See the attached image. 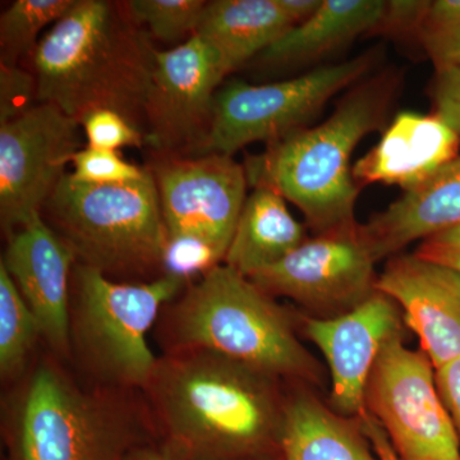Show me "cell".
Masks as SVG:
<instances>
[{"label":"cell","instance_id":"cell-1","mask_svg":"<svg viewBox=\"0 0 460 460\" xmlns=\"http://www.w3.org/2000/svg\"><path fill=\"white\" fill-rule=\"evenodd\" d=\"M287 383L208 350L163 354L141 390L175 447L215 460L280 458Z\"/></svg>","mask_w":460,"mask_h":460},{"label":"cell","instance_id":"cell-2","mask_svg":"<svg viewBox=\"0 0 460 460\" xmlns=\"http://www.w3.org/2000/svg\"><path fill=\"white\" fill-rule=\"evenodd\" d=\"M156 51L124 2L75 0L32 54L38 102L80 123L108 109L141 129Z\"/></svg>","mask_w":460,"mask_h":460},{"label":"cell","instance_id":"cell-3","mask_svg":"<svg viewBox=\"0 0 460 460\" xmlns=\"http://www.w3.org/2000/svg\"><path fill=\"white\" fill-rule=\"evenodd\" d=\"M302 313L281 305L226 263L189 284L156 323L164 353L208 350L323 390L325 370L299 339Z\"/></svg>","mask_w":460,"mask_h":460},{"label":"cell","instance_id":"cell-4","mask_svg":"<svg viewBox=\"0 0 460 460\" xmlns=\"http://www.w3.org/2000/svg\"><path fill=\"white\" fill-rule=\"evenodd\" d=\"M398 80L393 72H384L359 81L319 126L296 129L248 157V184L295 204L314 234L358 226L361 189L350 160L359 142L385 124Z\"/></svg>","mask_w":460,"mask_h":460},{"label":"cell","instance_id":"cell-5","mask_svg":"<svg viewBox=\"0 0 460 460\" xmlns=\"http://www.w3.org/2000/svg\"><path fill=\"white\" fill-rule=\"evenodd\" d=\"M56 356L42 357L9 394L4 419L20 460H119L142 420L136 392L78 383Z\"/></svg>","mask_w":460,"mask_h":460},{"label":"cell","instance_id":"cell-6","mask_svg":"<svg viewBox=\"0 0 460 460\" xmlns=\"http://www.w3.org/2000/svg\"><path fill=\"white\" fill-rule=\"evenodd\" d=\"M187 286L169 275L138 283L111 280L96 269L75 263L69 362L86 384L123 392L144 389L159 359L148 345V332Z\"/></svg>","mask_w":460,"mask_h":460},{"label":"cell","instance_id":"cell-7","mask_svg":"<svg viewBox=\"0 0 460 460\" xmlns=\"http://www.w3.org/2000/svg\"><path fill=\"white\" fill-rule=\"evenodd\" d=\"M41 215L77 263L111 280L138 283L162 272L169 234L150 169L141 181L117 184L81 183L66 172Z\"/></svg>","mask_w":460,"mask_h":460},{"label":"cell","instance_id":"cell-8","mask_svg":"<svg viewBox=\"0 0 460 460\" xmlns=\"http://www.w3.org/2000/svg\"><path fill=\"white\" fill-rule=\"evenodd\" d=\"M375 59L370 51L279 83L226 84L217 93L210 133L196 156H232L247 145L271 144L305 128L335 95L362 81Z\"/></svg>","mask_w":460,"mask_h":460},{"label":"cell","instance_id":"cell-9","mask_svg":"<svg viewBox=\"0 0 460 460\" xmlns=\"http://www.w3.org/2000/svg\"><path fill=\"white\" fill-rule=\"evenodd\" d=\"M386 341L365 392L366 411L385 429L402 460H460V443L428 354Z\"/></svg>","mask_w":460,"mask_h":460},{"label":"cell","instance_id":"cell-10","mask_svg":"<svg viewBox=\"0 0 460 460\" xmlns=\"http://www.w3.org/2000/svg\"><path fill=\"white\" fill-rule=\"evenodd\" d=\"M376 263L358 224L305 239L250 279L274 298L295 302L305 316L334 319L377 292Z\"/></svg>","mask_w":460,"mask_h":460},{"label":"cell","instance_id":"cell-11","mask_svg":"<svg viewBox=\"0 0 460 460\" xmlns=\"http://www.w3.org/2000/svg\"><path fill=\"white\" fill-rule=\"evenodd\" d=\"M83 126L47 102L0 126V222L5 235L41 214L83 148Z\"/></svg>","mask_w":460,"mask_h":460},{"label":"cell","instance_id":"cell-12","mask_svg":"<svg viewBox=\"0 0 460 460\" xmlns=\"http://www.w3.org/2000/svg\"><path fill=\"white\" fill-rule=\"evenodd\" d=\"M228 75L217 51L199 36L156 51L145 107V142L157 155H198L210 133L220 84Z\"/></svg>","mask_w":460,"mask_h":460},{"label":"cell","instance_id":"cell-13","mask_svg":"<svg viewBox=\"0 0 460 460\" xmlns=\"http://www.w3.org/2000/svg\"><path fill=\"white\" fill-rule=\"evenodd\" d=\"M155 178L169 235L204 239L226 259L246 202L244 165L230 155H157Z\"/></svg>","mask_w":460,"mask_h":460},{"label":"cell","instance_id":"cell-14","mask_svg":"<svg viewBox=\"0 0 460 460\" xmlns=\"http://www.w3.org/2000/svg\"><path fill=\"white\" fill-rule=\"evenodd\" d=\"M404 326L401 307L381 292L334 319L302 314V332L328 363L332 410L345 417L365 413L366 386L378 354L390 338L405 332Z\"/></svg>","mask_w":460,"mask_h":460},{"label":"cell","instance_id":"cell-15","mask_svg":"<svg viewBox=\"0 0 460 460\" xmlns=\"http://www.w3.org/2000/svg\"><path fill=\"white\" fill-rule=\"evenodd\" d=\"M7 238L0 263L35 314L41 339L51 354L69 362L71 281L77 263L74 251L48 226L41 214H36Z\"/></svg>","mask_w":460,"mask_h":460},{"label":"cell","instance_id":"cell-16","mask_svg":"<svg viewBox=\"0 0 460 460\" xmlns=\"http://www.w3.org/2000/svg\"><path fill=\"white\" fill-rule=\"evenodd\" d=\"M377 292L401 307L405 326L420 339V349L436 368L460 356V272L399 253L378 274Z\"/></svg>","mask_w":460,"mask_h":460},{"label":"cell","instance_id":"cell-17","mask_svg":"<svg viewBox=\"0 0 460 460\" xmlns=\"http://www.w3.org/2000/svg\"><path fill=\"white\" fill-rule=\"evenodd\" d=\"M459 145V136L434 113L402 111L353 165V178L359 189L381 183L411 190L458 157Z\"/></svg>","mask_w":460,"mask_h":460},{"label":"cell","instance_id":"cell-18","mask_svg":"<svg viewBox=\"0 0 460 460\" xmlns=\"http://www.w3.org/2000/svg\"><path fill=\"white\" fill-rule=\"evenodd\" d=\"M460 226V156L361 224L376 261L399 255L416 241Z\"/></svg>","mask_w":460,"mask_h":460},{"label":"cell","instance_id":"cell-19","mask_svg":"<svg viewBox=\"0 0 460 460\" xmlns=\"http://www.w3.org/2000/svg\"><path fill=\"white\" fill-rule=\"evenodd\" d=\"M281 460H377L361 417L337 413L304 384H287Z\"/></svg>","mask_w":460,"mask_h":460},{"label":"cell","instance_id":"cell-20","mask_svg":"<svg viewBox=\"0 0 460 460\" xmlns=\"http://www.w3.org/2000/svg\"><path fill=\"white\" fill-rule=\"evenodd\" d=\"M293 26L278 0H215L206 2L193 36L211 45L232 74Z\"/></svg>","mask_w":460,"mask_h":460},{"label":"cell","instance_id":"cell-21","mask_svg":"<svg viewBox=\"0 0 460 460\" xmlns=\"http://www.w3.org/2000/svg\"><path fill=\"white\" fill-rule=\"evenodd\" d=\"M307 239L279 193L253 189L244 202L223 263L251 278L281 261Z\"/></svg>","mask_w":460,"mask_h":460},{"label":"cell","instance_id":"cell-22","mask_svg":"<svg viewBox=\"0 0 460 460\" xmlns=\"http://www.w3.org/2000/svg\"><path fill=\"white\" fill-rule=\"evenodd\" d=\"M384 7V0H323L313 16L293 26L259 60L269 66L313 62L363 33L371 35Z\"/></svg>","mask_w":460,"mask_h":460},{"label":"cell","instance_id":"cell-23","mask_svg":"<svg viewBox=\"0 0 460 460\" xmlns=\"http://www.w3.org/2000/svg\"><path fill=\"white\" fill-rule=\"evenodd\" d=\"M41 339L35 314L7 269L0 263V375L3 380L17 381L31 361L33 350Z\"/></svg>","mask_w":460,"mask_h":460},{"label":"cell","instance_id":"cell-24","mask_svg":"<svg viewBox=\"0 0 460 460\" xmlns=\"http://www.w3.org/2000/svg\"><path fill=\"white\" fill-rule=\"evenodd\" d=\"M75 0H17L0 17V65L18 66L32 57L39 35L51 22L66 16Z\"/></svg>","mask_w":460,"mask_h":460},{"label":"cell","instance_id":"cell-25","mask_svg":"<svg viewBox=\"0 0 460 460\" xmlns=\"http://www.w3.org/2000/svg\"><path fill=\"white\" fill-rule=\"evenodd\" d=\"M132 20L154 38L177 42L193 36L206 5L202 0H129L124 2Z\"/></svg>","mask_w":460,"mask_h":460},{"label":"cell","instance_id":"cell-26","mask_svg":"<svg viewBox=\"0 0 460 460\" xmlns=\"http://www.w3.org/2000/svg\"><path fill=\"white\" fill-rule=\"evenodd\" d=\"M419 41L436 74L460 68V0H435L420 26Z\"/></svg>","mask_w":460,"mask_h":460},{"label":"cell","instance_id":"cell-27","mask_svg":"<svg viewBox=\"0 0 460 460\" xmlns=\"http://www.w3.org/2000/svg\"><path fill=\"white\" fill-rule=\"evenodd\" d=\"M223 261V256L204 239L192 235H169L163 257L162 275L178 278L190 284Z\"/></svg>","mask_w":460,"mask_h":460},{"label":"cell","instance_id":"cell-28","mask_svg":"<svg viewBox=\"0 0 460 460\" xmlns=\"http://www.w3.org/2000/svg\"><path fill=\"white\" fill-rule=\"evenodd\" d=\"M75 181L89 184H117L141 181L147 169L126 162L117 151L84 147L72 157Z\"/></svg>","mask_w":460,"mask_h":460},{"label":"cell","instance_id":"cell-29","mask_svg":"<svg viewBox=\"0 0 460 460\" xmlns=\"http://www.w3.org/2000/svg\"><path fill=\"white\" fill-rule=\"evenodd\" d=\"M87 138V146L99 150L117 151L131 146L141 147L145 135L117 111L102 109L81 120Z\"/></svg>","mask_w":460,"mask_h":460},{"label":"cell","instance_id":"cell-30","mask_svg":"<svg viewBox=\"0 0 460 460\" xmlns=\"http://www.w3.org/2000/svg\"><path fill=\"white\" fill-rule=\"evenodd\" d=\"M38 100V83L33 72L20 66L0 65V126L16 119Z\"/></svg>","mask_w":460,"mask_h":460},{"label":"cell","instance_id":"cell-31","mask_svg":"<svg viewBox=\"0 0 460 460\" xmlns=\"http://www.w3.org/2000/svg\"><path fill=\"white\" fill-rule=\"evenodd\" d=\"M429 3L425 0H390L385 2L383 14L372 33L393 38L419 39L423 18L428 13Z\"/></svg>","mask_w":460,"mask_h":460},{"label":"cell","instance_id":"cell-32","mask_svg":"<svg viewBox=\"0 0 460 460\" xmlns=\"http://www.w3.org/2000/svg\"><path fill=\"white\" fill-rule=\"evenodd\" d=\"M431 98L436 117L460 137V68L436 74Z\"/></svg>","mask_w":460,"mask_h":460},{"label":"cell","instance_id":"cell-33","mask_svg":"<svg viewBox=\"0 0 460 460\" xmlns=\"http://www.w3.org/2000/svg\"><path fill=\"white\" fill-rule=\"evenodd\" d=\"M414 253L422 259L449 266L460 272V226L444 230L423 239Z\"/></svg>","mask_w":460,"mask_h":460},{"label":"cell","instance_id":"cell-34","mask_svg":"<svg viewBox=\"0 0 460 460\" xmlns=\"http://www.w3.org/2000/svg\"><path fill=\"white\" fill-rule=\"evenodd\" d=\"M435 381L460 443V356L436 368Z\"/></svg>","mask_w":460,"mask_h":460},{"label":"cell","instance_id":"cell-35","mask_svg":"<svg viewBox=\"0 0 460 460\" xmlns=\"http://www.w3.org/2000/svg\"><path fill=\"white\" fill-rule=\"evenodd\" d=\"M362 429L377 460H402L385 429L367 411L361 416Z\"/></svg>","mask_w":460,"mask_h":460},{"label":"cell","instance_id":"cell-36","mask_svg":"<svg viewBox=\"0 0 460 460\" xmlns=\"http://www.w3.org/2000/svg\"><path fill=\"white\" fill-rule=\"evenodd\" d=\"M321 3L323 0H278V4L295 26L313 16L319 9Z\"/></svg>","mask_w":460,"mask_h":460},{"label":"cell","instance_id":"cell-37","mask_svg":"<svg viewBox=\"0 0 460 460\" xmlns=\"http://www.w3.org/2000/svg\"><path fill=\"white\" fill-rule=\"evenodd\" d=\"M136 460H168L166 456L155 452H142Z\"/></svg>","mask_w":460,"mask_h":460},{"label":"cell","instance_id":"cell-38","mask_svg":"<svg viewBox=\"0 0 460 460\" xmlns=\"http://www.w3.org/2000/svg\"><path fill=\"white\" fill-rule=\"evenodd\" d=\"M274 460H281V456H280V458H279V459H274Z\"/></svg>","mask_w":460,"mask_h":460}]
</instances>
